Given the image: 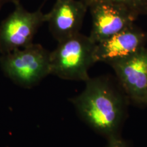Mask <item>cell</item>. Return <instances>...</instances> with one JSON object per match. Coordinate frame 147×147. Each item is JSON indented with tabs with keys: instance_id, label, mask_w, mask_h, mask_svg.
Returning <instances> with one entry per match:
<instances>
[{
	"instance_id": "obj_1",
	"label": "cell",
	"mask_w": 147,
	"mask_h": 147,
	"mask_svg": "<svg viewBox=\"0 0 147 147\" xmlns=\"http://www.w3.org/2000/svg\"><path fill=\"white\" fill-rule=\"evenodd\" d=\"M83 91L71 100L79 116L106 138L120 133L125 117V98L104 78H89Z\"/></svg>"
},
{
	"instance_id": "obj_2",
	"label": "cell",
	"mask_w": 147,
	"mask_h": 147,
	"mask_svg": "<svg viewBox=\"0 0 147 147\" xmlns=\"http://www.w3.org/2000/svg\"><path fill=\"white\" fill-rule=\"evenodd\" d=\"M95 45L89 36L80 33L59 42L51 52V74L65 80L87 81L89 68L96 63Z\"/></svg>"
},
{
	"instance_id": "obj_3",
	"label": "cell",
	"mask_w": 147,
	"mask_h": 147,
	"mask_svg": "<svg viewBox=\"0 0 147 147\" xmlns=\"http://www.w3.org/2000/svg\"><path fill=\"white\" fill-rule=\"evenodd\" d=\"M50 55L42 45L32 44L1 55L0 66L14 83L31 88L51 74Z\"/></svg>"
},
{
	"instance_id": "obj_4",
	"label": "cell",
	"mask_w": 147,
	"mask_h": 147,
	"mask_svg": "<svg viewBox=\"0 0 147 147\" xmlns=\"http://www.w3.org/2000/svg\"><path fill=\"white\" fill-rule=\"evenodd\" d=\"M13 12L0 25V53L1 55L32 45L39 27L47 22V14L41 9L29 12L20 2L14 3Z\"/></svg>"
},
{
	"instance_id": "obj_5",
	"label": "cell",
	"mask_w": 147,
	"mask_h": 147,
	"mask_svg": "<svg viewBox=\"0 0 147 147\" xmlns=\"http://www.w3.org/2000/svg\"><path fill=\"white\" fill-rule=\"evenodd\" d=\"M91 16L90 38L95 44L131 27L137 17L124 7L102 0H83Z\"/></svg>"
},
{
	"instance_id": "obj_6",
	"label": "cell",
	"mask_w": 147,
	"mask_h": 147,
	"mask_svg": "<svg viewBox=\"0 0 147 147\" xmlns=\"http://www.w3.org/2000/svg\"><path fill=\"white\" fill-rule=\"evenodd\" d=\"M113 67L127 96L146 104L147 98V47L127 57L108 63Z\"/></svg>"
},
{
	"instance_id": "obj_7",
	"label": "cell",
	"mask_w": 147,
	"mask_h": 147,
	"mask_svg": "<svg viewBox=\"0 0 147 147\" xmlns=\"http://www.w3.org/2000/svg\"><path fill=\"white\" fill-rule=\"evenodd\" d=\"M87 10L83 0H56L47 14L53 38L59 42L80 33Z\"/></svg>"
},
{
	"instance_id": "obj_8",
	"label": "cell",
	"mask_w": 147,
	"mask_h": 147,
	"mask_svg": "<svg viewBox=\"0 0 147 147\" xmlns=\"http://www.w3.org/2000/svg\"><path fill=\"white\" fill-rule=\"evenodd\" d=\"M147 33L135 24L95 45L96 62L110 63L127 57L146 47Z\"/></svg>"
},
{
	"instance_id": "obj_9",
	"label": "cell",
	"mask_w": 147,
	"mask_h": 147,
	"mask_svg": "<svg viewBox=\"0 0 147 147\" xmlns=\"http://www.w3.org/2000/svg\"><path fill=\"white\" fill-rule=\"evenodd\" d=\"M121 5L129 11L136 17L147 14V0H102Z\"/></svg>"
},
{
	"instance_id": "obj_10",
	"label": "cell",
	"mask_w": 147,
	"mask_h": 147,
	"mask_svg": "<svg viewBox=\"0 0 147 147\" xmlns=\"http://www.w3.org/2000/svg\"><path fill=\"white\" fill-rule=\"evenodd\" d=\"M106 140H107L106 147H130L127 141L123 138L120 133L110 136Z\"/></svg>"
},
{
	"instance_id": "obj_11",
	"label": "cell",
	"mask_w": 147,
	"mask_h": 147,
	"mask_svg": "<svg viewBox=\"0 0 147 147\" xmlns=\"http://www.w3.org/2000/svg\"><path fill=\"white\" fill-rule=\"evenodd\" d=\"M10 2L13 3L14 4V3H16L20 2V0H0V8H1V6H3L5 3H10Z\"/></svg>"
},
{
	"instance_id": "obj_12",
	"label": "cell",
	"mask_w": 147,
	"mask_h": 147,
	"mask_svg": "<svg viewBox=\"0 0 147 147\" xmlns=\"http://www.w3.org/2000/svg\"><path fill=\"white\" fill-rule=\"evenodd\" d=\"M146 104H147V98H146Z\"/></svg>"
}]
</instances>
